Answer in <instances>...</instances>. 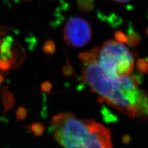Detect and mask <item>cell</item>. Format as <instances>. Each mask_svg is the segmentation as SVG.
<instances>
[{
	"mask_svg": "<svg viewBox=\"0 0 148 148\" xmlns=\"http://www.w3.org/2000/svg\"><path fill=\"white\" fill-rule=\"evenodd\" d=\"M92 52L101 66L110 75L122 77L132 74L135 66L133 55L120 41H107Z\"/></svg>",
	"mask_w": 148,
	"mask_h": 148,
	"instance_id": "cell-3",
	"label": "cell"
},
{
	"mask_svg": "<svg viewBox=\"0 0 148 148\" xmlns=\"http://www.w3.org/2000/svg\"><path fill=\"white\" fill-rule=\"evenodd\" d=\"M79 58L82 61V79L100 103L130 117L148 121V93L140 88L136 78L131 75L122 77L110 75L92 51L80 54Z\"/></svg>",
	"mask_w": 148,
	"mask_h": 148,
	"instance_id": "cell-1",
	"label": "cell"
},
{
	"mask_svg": "<svg viewBox=\"0 0 148 148\" xmlns=\"http://www.w3.org/2000/svg\"><path fill=\"white\" fill-rule=\"evenodd\" d=\"M25 1H30V0H25Z\"/></svg>",
	"mask_w": 148,
	"mask_h": 148,
	"instance_id": "cell-7",
	"label": "cell"
},
{
	"mask_svg": "<svg viewBox=\"0 0 148 148\" xmlns=\"http://www.w3.org/2000/svg\"><path fill=\"white\" fill-rule=\"evenodd\" d=\"M51 128L63 148H112L109 130L94 120L61 113L53 118Z\"/></svg>",
	"mask_w": 148,
	"mask_h": 148,
	"instance_id": "cell-2",
	"label": "cell"
},
{
	"mask_svg": "<svg viewBox=\"0 0 148 148\" xmlns=\"http://www.w3.org/2000/svg\"><path fill=\"white\" fill-rule=\"evenodd\" d=\"M112 1L119 3H126L129 2L130 1H131V0H112Z\"/></svg>",
	"mask_w": 148,
	"mask_h": 148,
	"instance_id": "cell-6",
	"label": "cell"
},
{
	"mask_svg": "<svg viewBox=\"0 0 148 148\" xmlns=\"http://www.w3.org/2000/svg\"><path fill=\"white\" fill-rule=\"evenodd\" d=\"M43 51L46 54H53L55 52V44L53 41L50 40L46 42L43 45Z\"/></svg>",
	"mask_w": 148,
	"mask_h": 148,
	"instance_id": "cell-5",
	"label": "cell"
},
{
	"mask_svg": "<svg viewBox=\"0 0 148 148\" xmlns=\"http://www.w3.org/2000/svg\"><path fill=\"white\" fill-rule=\"evenodd\" d=\"M92 30L86 20L80 17H73L64 27L63 37L66 43L72 47L80 48L89 43L91 39Z\"/></svg>",
	"mask_w": 148,
	"mask_h": 148,
	"instance_id": "cell-4",
	"label": "cell"
}]
</instances>
